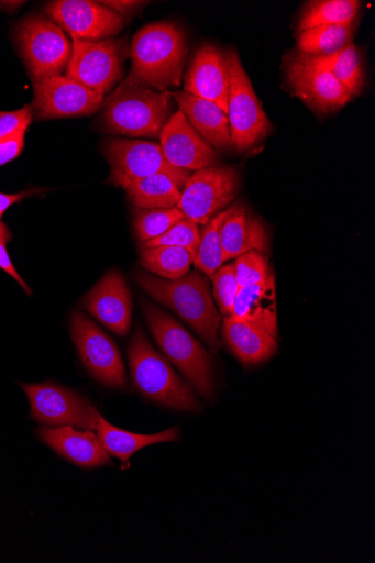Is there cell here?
<instances>
[{"label": "cell", "instance_id": "1", "mask_svg": "<svg viewBox=\"0 0 375 563\" xmlns=\"http://www.w3.org/2000/svg\"><path fill=\"white\" fill-rule=\"evenodd\" d=\"M185 31L174 22H157L141 29L130 47L132 68L124 82L157 91L181 84L187 62Z\"/></svg>", "mask_w": 375, "mask_h": 563}, {"label": "cell", "instance_id": "2", "mask_svg": "<svg viewBox=\"0 0 375 563\" xmlns=\"http://www.w3.org/2000/svg\"><path fill=\"white\" fill-rule=\"evenodd\" d=\"M135 279L146 294L186 321L213 352L221 349L219 330L222 319L205 275L191 272L178 279H165L137 273Z\"/></svg>", "mask_w": 375, "mask_h": 563}, {"label": "cell", "instance_id": "3", "mask_svg": "<svg viewBox=\"0 0 375 563\" xmlns=\"http://www.w3.org/2000/svg\"><path fill=\"white\" fill-rule=\"evenodd\" d=\"M174 95L123 82L106 101L100 130L129 137L157 139L172 119Z\"/></svg>", "mask_w": 375, "mask_h": 563}, {"label": "cell", "instance_id": "4", "mask_svg": "<svg viewBox=\"0 0 375 563\" xmlns=\"http://www.w3.org/2000/svg\"><path fill=\"white\" fill-rule=\"evenodd\" d=\"M129 363L134 386L144 397L177 411H200L201 405L191 387L152 346L140 327L129 345Z\"/></svg>", "mask_w": 375, "mask_h": 563}, {"label": "cell", "instance_id": "5", "mask_svg": "<svg viewBox=\"0 0 375 563\" xmlns=\"http://www.w3.org/2000/svg\"><path fill=\"white\" fill-rule=\"evenodd\" d=\"M146 323L156 343L190 385L205 398L213 395L211 357L177 320L147 300L141 302Z\"/></svg>", "mask_w": 375, "mask_h": 563}, {"label": "cell", "instance_id": "6", "mask_svg": "<svg viewBox=\"0 0 375 563\" xmlns=\"http://www.w3.org/2000/svg\"><path fill=\"white\" fill-rule=\"evenodd\" d=\"M20 55L33 84L62 76L73 55V44L55 22L29 16L13 31Z\"/></svg>", "mask_w": 375, "mask_h": 563}, {"label": "cell", "instance_id": "7", "mask_svg": "<svg viewBox=\"0 0 375 563\" xmlns=\"http://www.w3.org/2000/svg\"><path fill=\"white\" fill-rule=\"evenodd\" d=\"M111 166L110 181L128 190L133 184L146 177L165 174L184 188L190 172L174 167L166 159L159 144L142 140L110 139L102 147Z\"/></svg>", "mask_w": 375, "mask_h": 563}, {"label": "cell", "instance_id": "8", "mask_svg": "<svg viewBox=\"0 0 375 563\" xmlns=\"http://www.w3.org/2000/svg\"><path fill=\"white\" fill-rule=\"evenodd\" d=\"M20 386L29 397L33 421L45 428L97 430L101 416L86 397L52 382Z\"/></svg>", "mask_w": 375, "mask_h": 563}, {"label": "cell", "instance_id": "9", "mask_svg": "<svg viewBox=\"0 0 375 563\" xmlns=\"http://www.w3.org/2000/svg\"><path fill=\"white\" fill-rule=\"evenodd\" d=\"M230 90L228 118L233 147L245 152L272 132V124L264 113L236 51L228 54Z\"/></svg>", "mask_w": 375, "mask_h": 563}, {"label": "cell", "instance_id": "10", "mask_svg": "<svg viewBox=\"0 0 375 563\" xmlns=\"http://www.w3.org/2000/svg\"><path fill=\"white\" fill-rule=\"evenodd\" d=\"M128 55L125 38L89 42L73 38L66 77L104 96L122 79Z\"/></svg>", "mask_w": 375, "mask_h": 563}, {"label": "cell", "instance_id": "11", "mask_svg": "<svg viewBox=\"0 0 375 563\" xmlns=\"http://www.w3.org/2000/svg\"><path fill=\"white\" fill-rule=\"evenodd\" d=\"M240 175L233 167L216 166L196 172L181 191L178 209L186 219L207 224L239 195Z\"/></svg>", "mask_w": 375, "mask_h": 563}, {"label": "cell", "instance_id": "12", "mask_svg": "<svg viewBox=\"0 0 375 563\" xmlns=\"http://www.w3.org/2000/svg\"><path fill=\"white\" fill-rule=\"evenodd\" d=\"M70 331L80 360L88 373L106 387L124 388L128 378L117 343L78 311L71 316Z\"/></svg>", "mask_w": 375, "mask_h": 563}, {"label": "cell", "instance_id": "13", "mask_svg": "<svg viewBox=\"0 0 375 563\" xmlns=\"http://www.w3.org/2000/svg\"><path fill=\"white\" fill-rule=\"evenodd\" d=\"M286 78L294 93L307 107L320 114L337 112L351 100L345 87L308 55L286 58Z\"/></svg>", "mask_w": 375, "mask_h": 563}, {"label": "cell", "instance_id": "14", "mask_svg": "<svg viewBox=\"0 0 375 563\" xmlns=\"http://www.w3.org/2000/svg\"><path fill=\"white\" fill-rule=\"evenodd\" d=\"M102 102V95L66 76H58L34 82L31 106L37 121H48L91 115Z\"/></svg>", "mask_w": 375, "mask_h": 563}, {"label": "cell", "instance_id": "15", "mask_svg": "<svg viewBox=\"0 0 375 563\" xmlns=\"http://www.w3.org/2000/svg\"><path fill=\"white\" fill-rule=\"evenodd\" d=\"M46 14L80 41H102L119 35L125 26V19L99 2L87 0H57L45 8Z\"/></svg>", "mask_w": 375, "mask_h": 563}, {"label": "cell", "instance_id": "16", "mask_svg": "<svg viewBox=\"0 0 375 563\" xmlns=\"http://www.w3.org/2000/svg\"><path fill=\"white\" fill-rule=\"evenodd\" d=\"M84 309L113 333L125 336L132 322V298L124 277L107 273L82 298Z\"/></svg>", "mask_w": 375, "mask_h": 563}, {"label": "cell", "instance_id": "17", "mask_svg": "<svg viewBox=\"0 0 375 563\" xmlns=\"http://www.w3.org/2000/svg\"><path fill=\"white\" fill-rule=\"evenodd\" d=\"M159 139L166 159L176 168L198 172L219 164L216 150L180 111L172 117Z\"/></svg>", "mask_w": 375, "mask_h": 563}, {"label": "cell", "instance_id": "18", "mask_svg": "<svg viewBox=\"0 0 375 563\" xmlns=\"http://www.w3.org/2000/svg\"><path fill=\"white\" fill-rule=\"evenodd\" d=\"M230 71L228 54L212 44H202L190 63L185 77V90L216 102L228 113Z\"/></svg>", "mask_w": 375, "mask_h": 563}, {"label": "cell", "instance_id": "19", "mask_svg": "<svg viewBox=\"0 0 375 563\" xmlns=\"http://www.w3.org/2000/svg\"><path fill=\"white\" fill-rule=\"evenodd\" d=\"M36 434L48 448L82 470L113 466L110 454L91 431L44 427Z\"/></svg>", "mask_w": 375, "mask_h": 563}, {"label": "cell", "instance_id": "20", "mask_svg": "<svg viewBox=\"0 0 375 563\" xmlns=\"http://www.w3.org/2000/svg\"><path fill=\"white\" fill-rule=\"evenodd\" d=\"M174 99L188 122L212 147H233L228 113L216 102L186 91L176 92Z\"/></svg>", "mask_w": 375, "mask_h": 563}, {"label": "cell", "instance_id": "21", "mask_svg": "<svg viewBox=\"0 0 375 563\" xmlns=\"http://www.w3.org/2000/svg\"><path fill=\"white\" fill-rule=\"evenodd\" d=\"M233 317L245 320L278 340L275 275L272 274L262 284L241 288L234 303Z\"/></svg>", "mask_w": 375, "mask_h": 563}, {"label": "cell", "instance_id": "22", "mask_svg": "<svg viewBox=\"0 0 375 563\" xmlns=\"http://www.w3.org/2000/svg\"><path fill=\"white\" fill-rule=\"evenodd\" d=\"M221 236L224 262L253 250L262 253L269 250V234L262 221L240 203L232 207Z\"/></svg>", "mask_w": 375, "mask_h": 563}, {"label": "cell", "instance_id": "23", "mask_svg": "<svg viewBox=\"0 0 375 563\" xmlns=\"http://www.w3.org/2000/svg\"><path fill=\"white\" fill-rule=\"evenodd\" d=\"M223 336L244 365H256L271 360L278 350L277 339L233 316L223 321Z\"/></svg>", "mask_w": 375, "mask_h": 563}, {"label": "cell", "instance_id": "24", "mask_svg": "<svg viewBox=\"0 0 375 563\" xmlns=\"http://www.w3.org/2000/svg\"><path fill=\"white\" fill-rule=\"evenodd\" d=\"M96 431L107 453L121 460L123 471L130 467L131 456L141 449L163 442H176L181 437L177 427L156 434H136L112 426L102 417Z\"/></svg>", "mask_w": 375, "mask_h": 563}, {"label": "cell", "instance_id": "25", "mask_svg": "<svg viewBox=\"0 0 375 563\" xmlns=\"http://www.w3.org/2000/svg\"><path fill=\"white\" fill-rule=\"evenodd\" d=\"M183 188L169 176L156 174L133 184L128 199L136 209L157 210L178 207Z\"/></svg>", "mask_w": 375, "mask_h": 563}, {"label": "cell", "instance_id": "26", "mask_svg": "<svg viewBox=\"0 0 375 563\" xmlns=\"http://www.w3.org/2000/svg\"><path fill=\"white\" fill-rule=\"evenodd\" d=\"M140 263L147 272L159 277L178 279L189 273L194 255L178 246L141 247Z\"/></svg>", "mask_w": 375, "mask_h": 563}, {"label": "cell", "instance_id": "27", "mask_svg": "<svg viewBox=\"0 0 375 563\" xmlns=\"http://www.w3.org/2000/svg\"><path fill=\"white\" fill-rule=\"evenodd\" d=\"M360 10L356 0H315L305 8L299 32L320 25L353 24Z\"/></svg>", "mask_w": 375, "mask_h": 563}, {"label": "cell", "instance_id": "28", "mask_svg": "<svg viewBox=\"0 0 375 563\" xmlns=\"http://www.w3.org/2000/svg\"><path fill=\"white\" fill-rule=\"evenodd\" d=\"M353 24L320 25L304 30L298 36L301 54L308 56H329L350 44Z\"/></svg>", "mask_w": 375, "mask_h": 563}, {"label": "cell", "instance_id": "29", "mask_svg": "<svg viewBox=\"0 0 375 563\" xmlns=\"http://www.w3.org/2000/svg\"><path fill=\"white\" fill-rule=\"evenodd\" d=\"M320 67L329 70L345 87L349 93L356 96L363 87V73L360 55L352 43L345 45L338 53L329 56H311Z\"/></svg>", "mask_w": 375, "mask_h": 563}, {"label": "cell", "instance_id": "30", "mask_svg": "<svg viewBox=\"0 0 375 563\" xmlns=\"http://www.w3.org/2000/svg\"><path fill=\"white\" fill-rule=\"evenodd\" d=\"M232 208L210 220L201 232L200 243L194 258V265L208 277L216 274L224 264L222 228Z\"/></svg>", "mask_w": 375, "mask_h": 563}, {"label": "cell", "instance_id": "31", "mask_svg": "<svg viewBox=\"0 0 375 563\" xmlns=\"http://www.w3.org/2000/svg\"><path fill=\"white\" fill-rule=\"evenodd\" d=\"M133 216L134 230L142 244L163 235L186 219L178 207L157 210L136 209Z\"/></svg>", "mask_w": 375, "mask_h": 563}, {"label": "cell", "instance_id": "32", "mask_svg": "<svg viewBox=\"0 0 375 563\" xmlns=\"http://www.w3.org/2000/svg\"><path fill=\"white\" fill-rule=\"evenodd\" d=\"M200 230L191 220L184 219L163 235L142 244V249L155 246H178L188 250L195 258L200 243Z\"/></svg>", "mask_w": 375, "mask_h": 563}, {"label": "cell", "instance_id": "33", "mask_svg": "<svg viewBox=\"0 0 375 563\" xmlns=\"http://www.w3.org/2000/svg\"><path fill=\"white\" fill-rule=\"evenodd\" d=\"M238 285L241 288L264 283L271 277V265L260 251L240 255L234 264Z\"/></svg>", "mask_w": 375, "mask_h": 563}, {"label": "cell", "instance_id": "34", "mask_svg": "<svg viewBox=\"0 0 375 563\" xmlns=\"http://www.w3.org/2000/svg\"><path fill=\"white\" fill-rule=\"evenodd\" d=\"M213 297H216L222 316H233L234 303L240 291L234 264L222 266L211 277Z\"/></svg>", "mask_w": 375, "mask_h": 563}, {"label": "cell", "instance_id": "35", "mask_svg": "<svg viewBox=\"0 0 375 563\" xmlns=\"http://www.w3.org/2000/svg\"><path fill=\"white\" fill-rule=\"evenodd\" d=\"M34 119L32 106L13 112L0 111V140L14 134L18 131H29Z\"/></svg>", "mask_w": 375, "mask_h": 563}, {"label": "cell", "instance_id": "36", "mask_svg": "<svg viewBox=\"0 0 375 563\" xmlns=\"http://www.w3.org/2000/svg\"><path fill=\"white\" fill-rule=\"evenodd\" d=\"M13 239L10 229L0 221V269H3L12 278L19 283L27 295H32V290L29 285L22 279L18 271L15 269L10 253L8 251V243Z\"/></svg>", "mask_w": 375, "mask_h": 563}, {"label": "cell", "instance_id": "37", "mask_svg": "<svg viewBox=\"0 0 375 563\" xmlns=\"http://www.w3.org/2000/svg\"><path fill=\"white\" fill-rule=\"evenodd\" d=\"M26 130L0 140V167H3L18 159L25 146Z\"/></svg>", "mask_w": 375, "mask_h": 563}, {"label": "cell", "instance_id": "38", "mask_svg": "<svg viewBox=\"0 0 375 563\" xmlns=\"http://www.w3.org/2000/svg\"><path fill=\"white\" fill-rule=\"evenodd\" d=\"M40 190H23L16 194L0 192V221H2L7 211L13 207V205L23 201L24 199L37 194Z\"/></svg>", "mask_w": 375, "mask_h": 563}, {"label": "cell", "instance_id": "39", "mask_svg": "<svg viewBox=\"0 0 375 563\" xmlns=\"http://www.w3.org/2000/svg\"><path fill=\"white\" fill-rule=\"evenodd\" d=\"M106 8H109L110 10L117 12L122 18L125 15H133L134 13L139 12L143 7L144 2H122V0H119V2H113V0H110V2H99Z\"/></svg>", "mask_w": 375, "mask_h": 563}]
</instances>
